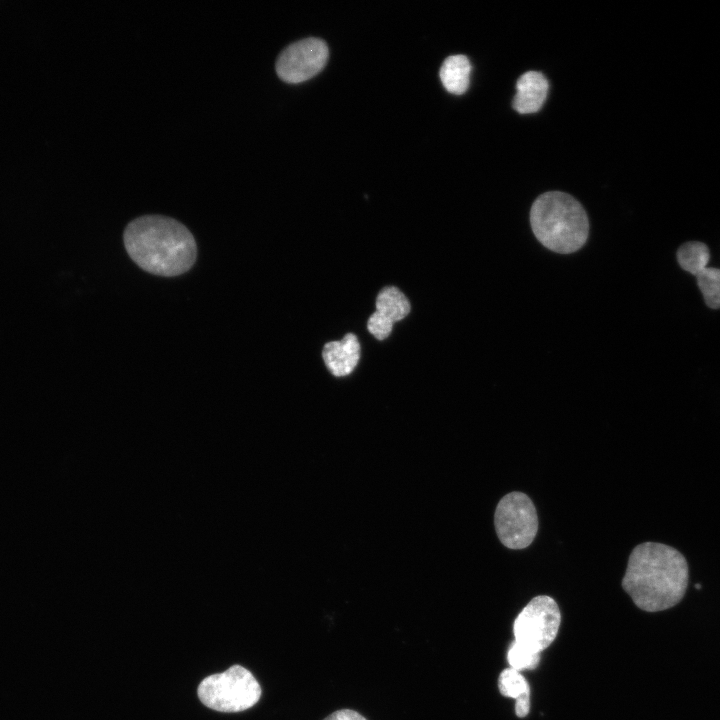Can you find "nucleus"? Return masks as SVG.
Returning <instances> with one entry per match:
<instances>
[{"mask_svg": "<svg viewBox=\"0 0 720 720\" xmlns=\"http://www.w3.org/2000/svg\"><path fill=\"white\" fill-rule=\"evenodd\" d=\"M376 309L377 312L394 323L408 315L410 303L398 288L389 286L379 292L376 299Z\"/></svg>", "mask_w": 720, "mask_h": 720, "instance_id": "obj_12", "label": "nucleus"}, {"mask_svg": "<svg viewBox=\"0 0 720 720\" xmlns=\"http://www.w3.org/2000/svg\"><path fill=\"white\" fill-rule=\"evenodd\" d=\"M530 223L538 241L556 253H573L588 238L589 221L584 208L564 192L540 195L531 207Z\"/></svg>", "mask_w": 720, "mask_h": 720, "instance_id": "obj_3", "label": "nucleus"}, {"mask_svg": "<svg viewBox=\"0 0 720 720\" xmlns=\"http://www.w3.org/2000/svg\"><path fill=\"white\" fill-rule=\"evenodd\" d=\"M471 64L465 55H451L443 62L439 76L445 89L456 95H461L469 87Z\"/></svg>", "mask_w": 720, "mask_h": 720, "instance_id": "obj_10", "label": "nucleus"}, {"mask_svg": "<svg viewBox=\"0 0 720 720\" xmlns=\"http://www.w3.org/2000/svg\"><path fill=\"white\" fill-rule=\"evenodd\" d=\"M709 259L708 246L699 241L686 242L677 250V260L680 267L695 276L706 268Z\"/></svg>", "mask_w": 720, "mask_h": 720, "instance_id": "obj_13", "label": "nucleus"}, {"mask_svg": "<svg viewBox=\"0 0 720 720\" xmlns=\"http://www.w3.org/2000/svg\"><path fill=\"white\" fill-rule=\"evenodd\" d=\"M494 524L498 538L505 547L526 548L538 530V518L532 500L518 491L506 494L496 507Z\"/></svg>", "mask_w": 720, "mask_h": 720, "instance_id": "obj_6", "label": "nucleus"}, {"mask_svg": "<svg viewBox=\"0 0 720 720\" xmlns=\"http://www.w3.org/2000/svg\"><path fill=\"white\" fill-rule=\"evenodd\" d=\"M130 258L144 271L163 277L181 275L192 268L197 245L189 229L162 215L132 220L123 234Z\"/></svg>", "mask_w": 720, "mask_h": 720, "instance_id": "obj_2", "label": "nucleus"}, {"mask_svg": "<svg viewBox=\"0 0 720 720\" xmlns=\"http://www.w3.org/2000/svg\"><path fill=\"white\" fill-rule=\"evenodd\" d=\"M393 324L392 321L376 311L368 319L367 327L375 338L384 340L390 335Z\"/></svg>", "mask_w": 720, "mask_h": 720, "instance_id": "obj_16", "label": "nucleus"}, {"mask_svg": "<svg viewBox=\"0 0 720 720\" xmlns=\"http://www.w3.org/2000/svg\"><path fill=\"white\" fill-rule=\"evenodd\" d=\"M688 575L687 561L677 549L662 543L644 542L629 556L622 587L638 608L658 612L682 600Z\"/></svg>", "mask_w": 720, "mask_h": 720, "instance_id": "obj_1", "label": "nucleus"}, {"mask_svg": "<svg viewBox=\"0 0 720 720\" xmlns=\"http://www.w3.org/2000/svg\"><path fill=\"white\" fill-rule=\"evenodd\" d=\"M697 284L703 294L706 305L712 309L720 308V269L706 267L696 275Z\"/></svg>", "mask_w": 720, "mask_h": 720, "instance_id": "obj_14", "label": "nucleus"}, {"mask_svg": "<svg viewBox=\"0 0 720 720\" xmlns=\"http://www.w3.org/2000/svg\"><path fill=\"white\" fill-rule=\"evenodd\" d=\"M548 88V81L542 73L525 72L517 80L513 108L521 114L537 112L545 102Z\"/></svg>", "mask_w": 720, "mask_h": 720, "instance_id": "obj_8", "label": "nucleus"}, {"mask_svg": "<svg viewBox=\"0 0 720 720\" xmlns=\"http://www.w3.org/2000/svg\"><path fill=\"white\" fill-rule=\"evenodd\" d=\"M261 687L246 668L233 665L226 671L206 677L198 687V697L207 707L222 712H239L254 706Z\"/></svg>", "mask_w": 720, "mask_h": 720, "instance_id": "obj_4", "label": "nucleus"}, {"mask_svg": "<svg viewBox=\"0 0 720 720\" xmlns=\"http://www.w3.org/2000/svg\"><path fill=\"white\" fill-rule=\"evenodd\" d=\"M498 688L503 696L516 700L515 713L518 717L523 718L529 713L530 688L519 671L504 669L498 678Z\"/></svg>", "mask_w": 720, "mask_h": 720, "instance_id": "obj_11", "label": "nucleus"}, {"mask_svg": "<svg viewBox=\"0 0 720 720\" xmlns=\"http://www.w3.org/2000/svg\"><path fill=\"white\" fill-rule=\"evenodd\" d=\"M507 660L510 668L521 671L525 669H535L540 661V653L533 652L516 642L510 646L507 654Z\"/></svg>", "mask_w": 720, "mask_h": 720, "instance_id": "obj_15", "label": "nucleus"}, {"mask_svg": "<svg viewBox=\"0 0 720 720\" xmlns=\"http://www.w3.org/2000/svg\"><path fill=\"white\" fill-rule=\"evenodd\" d=\"M560 622L561 614L556 601L547 595L536 596L514 621V642L541 653L556 638Z\"/></svg>", "mask_w": 720, "mask_h": 720, "instance_id": "obj_5", "label": "nucleus"}, {"mask_svg": "<svg viewBox=\"0 0 720 720\" xmlns=\"http://www.w3.org/2000/svg\"><path fill=\"white\" fill-rule=\"evenodd\" d=\"M323 720H366V718L354 710L341 709L333 712Z\"/></svg>", "mask_w": 720, "mask_h": 720, "instance_id": "obj_17", "label": "nucleus"}, {"mask_svg": "<svg viewBox=\"0 0 720 720\" xmlns=\"http://www.w3.org/2000/svg\"><path fill=\"white\" fill-rule=\"evenodd\" d=\"M322 356L334 376H346L358 363L360 344L354 334L348 333L340 341L325 344Z\"/></svg>", "mask_w": 720, "mask_h": 720, "instance_id": "obj_9", "label": "nucleus"}, {"mask_svg": "<svg viewBox=\"0 0 720 720\" xmlns=\"http://www.w3.org/2000/svg\"><path fill=\"white\" fill-rule=\"evenodd\" d=\"M328 54V47L322 39H302L280 53L276 61L277 74L288 83L306 81L323 69Z\"/></svg>", "mask_w": 720, "mask_h": 720, "instance_id": "obj_7", "label": "nucleus"}]
</instances>
